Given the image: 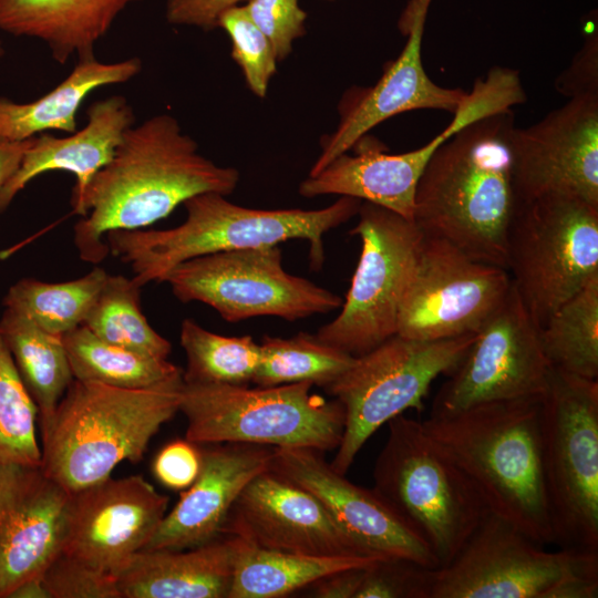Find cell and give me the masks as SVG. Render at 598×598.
I'll use <instances>...</instances> for the list:
<instances>
[{"label":"cell","instance_id":"16","mask_svg":"<svg viewBox=\"0 0 598 598\" xmlns=\"http://www.w3.org/2000/svg\"><path fill=\"white\" fill-rule=\"evenodd\" d=\"M509 156L518 204L550 194L598 206V94L570 97L528 127H514Z\"/></svg>","mask_w":598,"mask_h":598},{"label":"cell","instance_id":"34","mask_svg":"<svg viewBox=\"0 0 598 598\" xmlns=\"http://www.w3.org/2000/svg\"><path fill=\"white\" fill-rule=\"evenodd\" d=\"M141 288L134 278L109 275L82 326L110 343L167 359L171 342L156 332L143 315Z\"/></svg>","mask_w":598,"mask_h":598},{"label":"cell","instance_id":"9","mask_svg":"<svg viewBox=\"0 0 598 598\" xmlns=\"http://www.w3.org/2000/svg\"><path fill=\"white\" fill-rule=\"evenodd\" d=\"M540 445L555 545L598 551V380L553 369Z\"/></svg>","mask_w":598,"mask_h":598},{"label":"cell","instance_id":"17","mask_svg":"<svg viewBox=\"0 0 598 598\" xmlns=\"http://www.w3.org/2000/svg\"><path fill=\"white\" fill-rule=\"evenodd\" d=\"M167 506L143 476H110L71 494L61 553L113 576L145 548Z\"/></svg>","mask_w":598,"mask_h":598},{"label":"cell","instance_id":"2","mask_svg":"<svg viewBox=\"0 0 598 598\" xmlns=\"http://www.w3.org/2000/svg\"><path fill=\"white\" fill-rule=\"evenodd\" d=\"M512 109L478 118L445 141L425 166L414 196L413 221L470 258L506 269L516 212L509 156Z\"/></svg>","mask_w":598,"mask_h":598},{"label":"cell","instance_id":"30","mask_svg":"<svg viewBox=\"0 0 598 598\" xmlns=\"http://www.w3.org/2000/svg\"><path fill=\"white\" fill-rule=\"evenodd\" d=\"M75 380L124 389H144L183 374L167 359H157L104 341L84 326L62 336Z\"/></svg>","mask_w":598,"mask_h":598},{"label":"cell","instance_id":"31","mask_svg":"<svg viewBox=\"0 0 598 598\" xmlns=\"http://www.w3.org/2000/svg\"><path fill=\"white\" fill-rule=\"evenodd\" d=\"M539 336L554 369L598 379V276L549 317Z\"/></svg>","mask_w":598,"mask_h":598},{"label":"cell","instance_id":"6","mask_svg":"<svg viewBox=\"0 0 598 598\" xmlns=\"http://www.w3.org/2000/svg\"><path fill=\"white\" fill-rule=\"evenodd\" d=\"M386 424L372 489L427 544L439 568L444 567L491 512L422 422L400 414Z\"/></svg>","mask_w":598,"mask_h":598},{"label":"cell","instance_id":"12","mask_svg":"<svg viewBox=\"0 0 598 598\" xmlns=\"http://www.w3.org/2000/svg\"><path fill=\"white\" fill-rule=\"evenodd\" d=\"M350 231L361 240L359 261L340 313L317 337L360 357L396 334L399 308L414 271L423 233L390 209L362 202Z\"/></svg>","mask_w":598,"mask_h":598},{"label":"cell","instance_id":"4","mask_svg":"<svg viewBox=\"0 0 598 598\" xmlns=\"http://www.w3.org/2000/svg\"><path fill=\"white\" fill-rule=\"evenodd\" d=\"M362 200L341 196L321 209H256L233 204L225 195L204 193L187 199L186 219L168 229L113 230L109 251L128 264L143 287L162 282L178 264L208 254L278 245L288 239L309 241L311 267L324 260L323 235L358 214Z\"/></svg>","mask_w":598,"mask_h":598},{"label":"cell","instance_id":"1","mask_svg":"<svg viewBox=\"0 0 598 598\" xmlns=\"http://www.w3.org/2000/svg\"><path fill=\"white\" fill-rule=\"evenodd\" d=\"M238 183L239 172L200 154L174 116L158 114L133 125L72 205L82 217L73 228L80 258L99 264L110 252L107 233L144 229L196 195L228 196Z\"/></svg>","mask_w":598,"mask_h":598},{"label":"cell","instance_id":"8","mask_svg":"<svg viewBox=\"0 0 598 598\" xmlns=\"http://www.w3.org/2000/svg\"><path fill=\"white\" fill-rule=\"evenodd\" d=\"M598 551L543 546L489 514L456 556L432 570L429 598H596Z\"/></svg>","mask_w":598,"mask_h":598},{"label":"cell","instance_id":"39","mask_svg":"<svg viewBox=\"0 0 598 598\" xmlns=\"http://www.w3.org/2000/svg\"><path fill=\"white\" fill-rule=\"evenodd\" d=\"M244 9L269 40L277 61L285 60L306 33L307 12L299 0H248Z\"/></svg>","mask_w":598,"mask_h":598},{"label":"cell","instance_id":"23","mask_svg":"<svg viewBox=\"0 0 598 598\" xmlns=\"http://www.w3.org/2000/svg\"><path fill=\"white\" fill-rule=\"evenodd\" d=\"M274 448L220 443L203 450L199 474L165 514L144 549H186L219 537L241 491L270 468Z\"/></svg>","mask_w":598,"mask_h":598},{"label":"cell","instance_id":"11","mask_svg":"<svg viewBox=\"0 0 598 598\" xmlns=\"http://www.w3.org/2000/svg\"><path fill=\"white\" fill-rule=\"evenodd\" d=\"M475 333L441 340L395 334L363 355L326 390L343 406L346 421L331 466L346 475L374 432L405 410H423L431 383L451 374L475 340Z\"/></svg>","mask_w":598,"mask_h":598},{"label":"cell","instance_id":"25","mask_svg":"<svg viewBox=\"0 0 598 598\" xmlns=\"http://www.w3.org/2000/svg\"><path fill=\"white\" fill-rule=\"evenodd\" d=\"M226 534L186 549H142L113 574L120 598H228L245 544Z\"/></svg>","mask_w":598,"mask_h":598},{"label":"cell","instance_id":"20","mask_svg":"<svg viewBox=\"0 0 598 598\" xmlns=\"http://www.w3.org/2000/svg\"><path fill=\"white\" fill-rule=\"evenodd\" d=\"M496 110L494 96L481 86L467 93L451 123L429 143L402 154H386L379 143L360 138L344 153L299 185L305 197L341 195L375 204L413 220L414 196L419 179L435 151L467 124ZM351 148V150H352Z\"/></svg>","mask_w":598,"mask_h":598},{"label":"cell","instance_id":"15","mask_svg":"<svg viewBox=\"0 0 598 598\" xmlns=\"http://www.w3.org/2000/svg\"><path fill=\"white\" fill-rule=\"evenodd\" d=\"M511 286L505 268L474 260L447 241L423 235L399 308L396 334L441 340L475 333Z\"/></svg>","mask_w":598,"mask_h":598},{"label":"cell","instance_id":"29","mask_svg":"<svg viewBox=\"0 0 598 598\" xmlns=\"http://www.w3.org/2000/svg\"><path fill=\"white\" fill-rule=\"evenodd\" d=\"M385 558L310 556L269 550L245 542L238 555L228 598H277L331 574L368 567Z\"/></svg>","mask_w":598,"mask_h":598},{"label":"cell","instance_id":"41","mask_svg":"<svg viewBox=\"0 0 598 598\" xmlns=\"http://www.w3.org/2000/svg\"><path fill=\"white\" fill-rule=\"evenodd\" d=\"M202 467V451L196 444L176 440L165 445L153 462V473L157 481L171 489L188 488Z\"/></svg>","mask_w":598,"mask_h":598},{"label":"cell","instance_id":"27","mask_svg":"<svg viewBox=\"0 0 598 598\" xmlns=\"http://www.w3.org/2000/svg\"><path fill=\"white\" fill-rule=\"evenodd\" d=\"M142 70L137 56L104 63L95 55L79 59L70 74L38 100L17 103L0 97V140L24 141L47 131L78 130L76 114L94 90L125 83Z\"/></svg>","mask_w":598,"mask_h":598},{"label":"cell","instance_id":"28","mask_svg":"<svg viewBox=\"0 0 598 598\" xmlns=\"http://www.w3.org/2000/svg\"><path fill=\"white\" fill-rule=\"evenodd\" d=\"M0 336L38 409L43 430L74 380L62 336L49 333L23 315L4 308Z\"/></svg>","mask_w":598,"mask_h":598},{"label":"cell","instance_id":"10","mask_svg":"<svg viewBox=\"0 0 598 598\" xmlns=\"http://www.w3.org/2000/svg\"><path fill=\"white\" fill-rule=\"evenodd\" d=\"M506 270L540 329L598 276V206L560 194L519 203L508 231Z\"/></svg>","mask_w":598,"mask_h":598},{"label":"cell","instance_id":"35","mask_svg":"<svg viewBox=\"0 0 598 598\" xmlns=\"http://www.w3.org/2000/svg\"><path fill=\"white\" fill-rule=\"evenodd\" d=\"M179 340L187 359L185 383L247 385L252 382L261 352L251 336H221L186 318Z\"/></svg>","mask_w":598,"mask_h":598},{"label":"cell","instance_id":"44","mask_svg":"<svg viewBox=\"0 0 598 598\" xmlns=\"http://www.w3.org/2000/svg\"><path fill=\"white\" fill-rule=\"evenodd\" d=\"M364 568H351L331 574L316 581L313 596L319 598H355Z\"/></svg>","mask_w":598,"mask_h":598},{"label":"cell","instance_id":"42","mask_svg":"<svg viewBox=\"0 0 598 598\" xmlns=\"http://www.w3.org/2000/svg\"><path fill=\"white\" fill-rule=\"evenodd\" d=\"M557 91L570 97L598 94V32L592 30L571 64L557 78Z\"/></svg>","mask_w":598,"mask_h":598},{"label":"cell","instance_id":"47","mask_svg":"<svg viewBox=\"0 0 598 598\" xmlns=\"http://www.w3.org/2000/svg\"><path fill=\"white\" fill-rule=\"evenodd\" d=\"M4 54V48H3V44L0 40V58Z\"/></svg>","mask_w":598,"mask_h":598},{"label":"cell","instance_id":"14","mask_svg":"<svg viewBox=\"0 0 598 598\" xmlns=\"http://www.w3.org/2000/svg\"><path fill=\"white\" fill-rule=\"evenodd\" d=\"M553 367L539 328L512 282L508 293L476 331L475 340L437 391L430 416L503 400L542 398Z\"/></svg>","mask_w":598,"mask_h":598},{"label":"cell","instance_id":"7","mask_svg":"<svg viewBox=\"0 0 598 598\" xmlns=\"http://www.w3.org/2000/svg\"><path fill=\"white\" fill-rule=\"evenodd\" d=\"M299 382L248 388L183 383L179 411L194 444L248 443L303 447L321 453L341 443L346 414L337 400Z\"/></svg>","mask_w":598,"mask_h":598},{"label":"cell","instance_id":"18","mask_svg":"<svg viewBox=\"0 0 598 598\" xmlns=\"http://www.w3.org/2000/svg\"><path fill=\"white\" fill-rule=\"evenodd\" d=\"M270 470L313 494L363 555L439 568L427 544L373 489L348 481L321 452L275 447Z\"/></svg>","mask_w":598,"mask_h":598},{"label":"cell","instance_id":"45","mask_svg":"<svg viewBox=\"0 0 598 598\" xmlns=\"http://www.w3.org/2000/svg\"><path fill=\"white\" fill-rule=\"evenodd\" d=\"M32 138L24 141L0 140V192L18 171Z\"/></svg>","mask_w":598,"mask_h":598},{"label":"cell","instance_id":"38","mask_svg":"<svg viewBox=\"0 0 598 598\" xmlns=\"http://www.w3.org/2000/svg\"><path fill=\"white\" fill-rule=\"evenodd\" d=\"M432 570L408 559H380L364 568L355 598H429Z\"/></svg>","mask_w":598,"mask_h":598},{"label":"cell","instance_id":"40","mask_svg":"<svg viewBox=\"0 0 598 598\" xmlns=\"http://www.w3.org/2000/svg\"><path fill=\"white\" fill-rule=\"evenodd\" d=\"M50 598H120L114 577L60 553L42 576Z\"/></svg>","mask_w":598,"mask_h":598},{"label":"cell","instance_id":"43","mask_svg":"<svg viewBox=\"0 0 598 598\" xmlns=\"http://www.w3.org/2000/svg\"><path fill=\"white\" fill-rule=\"evenodd\" d=\"M241 1L248 0H165V17L171 24L212 31L219 17Z\"/></svg>","mask_w":598,"mask_h":598},{"label":"cell","instance_id":"24","mask_svg":"<svg viewBox=\"0 0 598 598\" xmlns=\"http://www.w3.org/2000/svg\"><path fill=\"white\" fill-rule=\"evenodd\" d=\"M87 123L70 136L48 133L33 136L16 174L0 192L3 212L34 177L51 171H64L76 178L71 205L76 204L94 177L114 156L125 132L134 125L135 115L124 96L112 95L92 103Z\"/></svg>","mask_w":598,"mask_h":598},{"label":"cell","instance_id":"22","mask_svg":"<svg viewBox=\"0 0 598 598\" xmlns=\"http://www.w3.org/2000/svg\"><path fill=\"white\" fill-rule=\"evenodd\" d=\"M70 496L41 465L0 463V598L61 553Z\"/></svg>","mask_w":598,"mask_h":598},{"label":"cell","instance_id":"46","mask_svg":"<svg viewBox=\"0 0 598 598\" xmlns=\"http://www.w3.org/2000/svg\"><path fill=\"white\" fill-rule=\"evenodd\" d=\"M9 598H50V595L42 578H33L16 587Z\"/></svg>","mask_w":598,"mask_h":598},{"label":"cell","instance_id":"37","mask_svg":"<svg viewBox=\"0 0 598 598\" xmlns=\"http://www.w3.org/2000/svg\"><path fill=\"white\" fill-rule=\"evenodd\" d=\"M231 40V56L240 68L248 89L264 99L277 70V59L267 37L255 25L244 6L226 10L218 19Z\"/></svg>","mask_w":598,"mask_h":598},{"label":"cell","instance_id":"3","mask_svg":"<svg viewBox=\"0 0 598 598\" xmlns=\"http://www.w3.org/2000/svg\"><path fill=\"white\" fill-rule=\"evenodd\" d=\"M542 398L492 401L422 422L473 483L491 514L555 545L540 445Z\"/></svg>","mask_w":598,"mask_h":598},{"label":"cell","instance_id":"36","mask_svg":"<svg viewBox=\"0 0 598 598\" xmlns=\"http://www.w3.org/2000/svg\"><path fill=\"white\" fill-rule=\"evenodd\" d=\"M38 409L0 336V463L41 465Z\"/></svg>","mask_w":598,"mask_h":598},{"label":"cell","instance_id":"32","mask_svg":"<svg viewBox=\"0 0 598 598\" xmlns=\"http://www.w3.org/2000/svg\"><path fill=\"white\" fill-rule=\"evenodd\" d=\"M107 276L103 268L95 267L83 277L63 282L22 278L9 288L2 302L44 331L63 336L82 326Z\"/></svg>","mask_w":598,"mask_h":598},{"label":"cell","instance_id":"21","mask_svg":"<svg viewBox=\"0 0 598 598\" xmlns=\"http://www.w3.org/2000/svg\"><path fill=\"white\" fill-rule=\"evenodd\" d=\"M221 534L239 536L269 550L310 556H367L313 494L270 468L241 491Z\"/></svg>","mask_w":598,"mask_h":598},{"label":"cell","instance_id":"33","mask_svg":"<svg viewBox=\"0 0 598 598\" xmlns=\"http://www.w3.org/2000/svg\"><path fill=\"white\" fill-rule=\"evenodd\" d=\"M259 344L260 362L252 379L259 386L310 382L327 388L355 360L307 332L289 339L265 336Z\"/></svg>","mask_w":598,"mask_h":598},{"label":"cell","instance_id":"5","mask_svg":"<svg viewBox=\"0 0 598 598\" xmlns=\"http://www.w3.org/2000/svg\"><path fill=\"white\" fill-rule=\"evenodd\" d=\"M183 374L144 389L73 380L41 430V467L70 494L138 463L152 437L178 411Z\"/></svg>","mask_w":598,"mask_h":598},{"label":"cell","instance_id":"13","mask_svg":"<svg viewBox=\"0 0 598 598\" xmlns=\"http://www.w3.org/2000/svg\"><path fill=\"white\" fill-rule=\"evenodd\" d=\"M163 281L182 302H204L229 322L261 316L293 321L330 312L343 302L286 271L278 245L195 257L172 268Z\"/></svg>","mask_w":598,"mask_h":598},{"label":"cell","instance_id":"19","mask_svg":"<svg viewBox=\"0 0 598 598\" xmlns=\"http://www.w3.org/2000/svg\"><path fill=\"white\" fill-rule=\"evenodd\" d=\"M429 8L402 11L398 28L408 38L399 56L390 61L372 86L352 87L340 104L337 128L321 140V153L309 175L323 169L383 121L415 110L454 113L467 95L462 89L443 87L426 74L422 63V38Z\"/></svg>","mask_w":598,"mask_h":598},{"label":"cell","instance_id":"26","mask_svg":"<svg viewBox=\"0 0 598 598\" xmlns=\"http://www.w3.org/2000/svg\"><path fill=\"white\" fill-rule=\"evenodd\" d=\"M142 0H0V29L44 42L52 59L94 56L117 16Z\"/></svg>","mask_w":598,"mask_h":598}]
</instances>
